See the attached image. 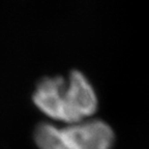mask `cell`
<instances>
[{
  "label": "cell",
  "instance_id": "1",
  "mask_svg": "<svg viewBox=\"0 0 149 149\" xmlns=\"http://www.w3.org/2000/svg\"><path fill=\"white\" fill-rule=\"evenodd\" d=\"M32 100L46 115L68 123L93 114L98 106L92 83L77 68L70 70L66 77L55 74L40 79L33 91Z\"/></svg>",
  "mask_w": 149,
  "mask_h": 149
},
{
  "label": "cell",
  "instance_id": "2",
  "mask_svg": "<svg viewBox=\"0 0 149 149\" xmlns=\"http://www.w3.org/2000/svg\"><path fill=\"white\" fill-rule=\"evenodd\" d=\"M34 141L40 149H112L115 133L100 118L55 125L42 121L34 128Z\"/></svg>",
  "mask_w": 149,
  "mask_h": 149
}]
</instances>
